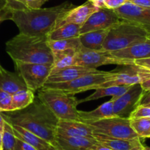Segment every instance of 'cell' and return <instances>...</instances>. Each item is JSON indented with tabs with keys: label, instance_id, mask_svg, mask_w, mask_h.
I'll return each instance as SVG.
<instances>
[{
	"label": "cell",
	"instance_id": "4316f807",
	"mask_svg": "<svg viewBox=\"0 0 150 150\" xmlns=\"http://www.w3.org/2000/svg\"><path fill=\"white\" fill-rule=\"evenodd\" d=\"M13 95V111H19L29 106L35 100V92L29 89L18 91Z\"/></svg>",
	"mask_w": 150,
	"mask_h": 150
},
{
	"label": "cell",
	"instance_id": "9c48e42d",
	"mask_svg": "<svg viewBox=\"0 0 150 150\" xmlns=\"http://www.w3.org/2000/svg\"><path fill=\"white\" fill-rule=\"evenodd\" d=\"M15 68L29 90L35 92L43 86L52 70L53 64L16 62Z\"/></svg>",
	"mask_w": 150,
	"mask_h": 150
},
{
	"label": "cell",
	"instance_id": "d6986e66",
	"mask_svg": "<svg viewBox=\"0 0 150 150\" xmlns=\"http://www.w3.org/2000/svg\"><path fill=\"white\" fill-rule=\"evenodd\" d=\"M28 89L23 79L17 73H12L0 66V89L13 95L18 91Z\"/></svg>",
	"mask_w": 150,
	"mask_h": 150
},
{
	"label": "cell",
	"instance_id": "60d3db41",
	"mask_svg": "<svg viewBox=\"0 0 150 150\" xmlns=\"http://www.w3.org/2000/svg\"><path fill=\"white\" fill-rule=\"evenodd\" d=\"M141 86H142V89L146 92V91H150V78L147 79L146 80H145L144 81L142 82L141 83Z\"/></svg>",
	"mask_w": 150,
	"mask_h": 150
},
{
	"label": "cell",
	"instance_id": "6da1fadb",
	"mask_svg": "<svg viewBox=\"0 0 150 150\" xmlns=\"http://www.w3.org/2000/svg\"><path fill=\"white\" fill-rule=\"evenodd\" d=\"M9 7L11 10L10 20L16 23L19 33L48 36L57 27L59 21L75 6L65 1L52 7L33 10L26 8L19 2L13 7Z\"/></svg>",
	"mask_w": 150,
	"mask_h": 150
},
{
	"label": "cell",
	"instance_id": "f6af8a7d",
	"mask_svg": "<svg viewBox=\"0 0 150 150\" xmlns=\"http://www.w3.org/2000/svg\"><path fill=\"white\" fill-rule=\"evenodd\" d=\"M148 31H149V38L150 39V29H149V30H148Z\"/></svg>",
	"mask_w": 150,
	"mask_h": 150
},
{
	"label": "cell",
	"instance_id": "7402d4cb",
	"mask_svg": "<svg viewBox=\"0 0 150 150\" xmlns=\"http://www.w3.org/2000/svg\"><path fill=\"white\" fill-rule=\"evenodd\" d=\"M79 114L80 121L86 123L93 122L103 119L116 117L113 111V100L111 99L103 103L96 109L92 111H79Z\"/></svg>",
	"mask_w": 150,
	"mask_h": 150
},
{
	"label": "cell",
	"instance_id": "b9f144b4",
	"mask_svg": "<svg viewBox=\"0 0 150 150\" xmlns=\"http://www.w3.org/2000/svg\"><path fill=\"white\" fill-rule=\"evenodd\" d=\"M88 1L93 3L95 6H97V7H99V8L105 7V5H104V1H105V0H88Z\"/></svg>",
	"mask_w": 150,
	"mask_h": 150
},
{
	"label": "cell",
	"instance_id": "2e32d148",
	"mask_svg": "<svg viewBox=\"0 0 150 150\" xmlns=\"http://www.w3.org/2000/svg\"><path fill=\"white\" fill-rule=\"evenodd\" d=\"M98 9L99 7L89 1L79 7H74L59 21L57 27L65 23H76L82 26L88 18Z\"/></svg>",
	"mask_w": 150,
	"mask_h": 150
},
{
	"label": "cell",
	"instance_id": "8fae6325",
	"mask_svg": "<svg viewBox=\"0 0 150 150\" xmlns=\"http://www.w3.org/2000/svg\"><path fill=\"white\" fill-rule=\"evenodd\" d=\"M145 91L141 83L130 86L127 91L117 98H112L113 111L116 117L130 119L132 113L140 105Z\"/></svg>",
	"mask_w": 150,
	"mask_h": 150
},
{
	"label": "cell",
	"instance_id": "d590c367",
	"mask_svg": "<svg viewBox=\"0 0 150 150\" xmlns=\"http://www.w3.org/2000/svg\"><path fill=\"white\" fill-rule=\"evenodd\" d=\"M15 150H38L35 149L34 146H31L29 144L23 142L21 139L16 138V144Z\"/></svg>",
	"mask_w": 150,
	"mask_h": 150
},
{
	"label": "cell",
	"instance_id": "f1b7e54d",
	"mask_svg": "<svg viewBox=\"0 0 150 150\" xmlns=\"http://www.w3.org/2000/svg\"><path fill=\"white\" fill-rule=\"evenodd\" d=\"M130 125L140 139L150 138V119H130Z\"/></svg>",
	"mask_w": 150,
	"mask_h": 150
},
{
	"label": "cell",
	"instance_id": "4dcf8cb0",
	"mask_svg": "<svg viewBox=\"0 0 150 150\" xmlns=\"http://www.w3.org/2000/svg\"><path fill=\"white\" fill-rule=\"evenodd\" d=\"M13 111V95L0 89V112Z\"/></svg>",
	"mask_w": 150,
	"mask_h": 150
},
{
	"label": "cell",
	"instance_id": "3957f363",
	"mask_svg": "<svg viewBox=\"0 0 150 150\" xmlns=\"http://www.w3.org/2000/svg\"><path fill=\"white\" fill-rule=\"evenodd\" d=\"M48 36L19 33L6 42V52L14 62L53 64Z\"/></svg>",
	"mask_w": 150,
	"mask_h": 150
},
{
	"label": "cell",
	"instance_id": "ba28073f",
	"mask_svg": "<svg viewBox=\"0 0 150 150\" xmlns=\"http://www.w3.org/2000/svg\"><path fill=\"white\" fill-rule=\"evenodd\" d=\"M134 64V61L125 59L119 58L112 55L109 51L105 50H92L81 46L76 52L75 58V65L98 68L103 65L115 64L125 65Z\"/></svg>",
	"mask_w": 150,
	"mask_h": 150
},
{
	"label": "cell",
	"instance_id": "7c38bea8",
	"mask_svg": "<svg viewBox=\"0 0 150 150\" xmlns=\"http://www.w3.org/2000/svg\"><path fill=\"white\" fill-rule=\"evenodd\" d=\"M120 20L121 19L114 10L105 7L99 8L92 13L82 25L80 34L81 35L92 31L110 28Z\"/></svg>",
	"mask_w": 150,
	"mask_h": 150
},
{
	"label": "cell",
	"instance_id": "f546056e",
	"mask_svg": "<svg viewBox=\"0 0 150 150\" xmlns=\"http://www.w3.org/2000/svg\"><path fill=\"white\" fill-rule=\"evenodd\" d=\"M16 137L11 125L4 120L2 133V150H15Z\"/></svg>",
	"mask_w": 150,
	"mask_h": 150
},
{
	"label": "cell",
	"instance_id": "7a4b0ae2",
	"mask_svg": "<svg viewBox=\"0 0 150 150\" xmlns=\"http://www.w3.org/2000/svg\"><path fill=\"white\" fill-rule=\"evenodd\" d=\"M5 121L35 133L54 146L59 120L38 98L23 109L1 112Z\"/></svg>",
	"mask_w": 150,
	"mask_h": 150
},
{
	"label": "cell",
	"instance_id": "ee69618b",
	"mask_svg": "<svg viewBox=\"0 0 150 150\" xmlns=\"http://www.w3.org/2000/svg\"><path fill=\"white\" fill-rule=\"evenodd\" d=\"M143 150H150V147H149V146H144V149Z\"/></svg>",
	"mask_w": 150,
	"mask_h": 150
},
{
	"label": "cell",
	"instance_id": "277c9868",
	"mask_svg": "<svg viewBox=\"0 0 150 150\" xmlns=\"http://www.w3.org/2000/svg\"><path fill=\"white\" fill-rule=\"evenodd\" d=\"M149 38V31L134 22L121 19L113 25L103 45V50L116 51L124 49Z\"/></svg>",
	"mask_w": 150,
	"mask_h": 150
},
{
	"label": "cell",
	"instance_id": "484cf974",
	"mask_svg": "<svg viewBox=\"0 0 150 150\" xmlns=\"http://www.w3.org/2000/svg\"><path fill=\"white\" fill-rule=\"evenodd\" d=\"M79 51V50H78ZM77 50H66L62 51H55L53 53V71L60 70L69 66L75 65V58Z\"/></svg>",
	"mask_w": 150,
	"mask_h": 150
},
{
	"label": "cell",
	"instance_id": "d4e9b609",
	"mask_svg": "<svg viewBox=\"0 0 150 150\" xmlns=\"http://www.w3.org/2000/svg\"><path fill=\"white\" fill-rule=\"evenodd\" d=\"M129 87L130 86H108V87L98 88L95 89V92L93 94L89 95L83 99L79 100L78 102H79V104H80L83 102L95 100H98L100 98H105L107 96H111L114 98H117L124 94Z\"/></svg>",
	"mask_w": 150,
	"mask_h": 150
},
{
	"label": "cell",
	"instance_id": "52a82bcc",
	"mask_svg": "<svg viewBox=\"0 0 150 150\" xmlns=\"http://www.w3.org/2000/svg\"><path fill=\"white\" fill-rule=\"evenodd\" d=\"M86 124L90 126L93 133H95L122 139L139 138L132 128L128 118L113 117Z\"/></svg>",
	"mask_w": 150,
	"mask_h": 150
},
{
	"label": "cell",
	"instance_id": "8992f818",
	"mask_svg": "<svg viewBox=\"0 0 150 150\" xmlns=\"http://www.w3.org/2000/svg\"><path fill=\"white\" fill-rule=\"evenodd\" d=\"M116 77L115 70L100 71L96 73L84 75L74 80L61 83H45L42 89H53L60 90L69 95L76 94L86 91L97 89L102 83L113 80Z\"/></svg>",
	"mask_w": 150,
	"mask_h": 150
},
{
	"label": "cell",
	"instance_id": "44dd1931",
	"mask_svg": "<svg viewBox=\"0 0 150 150\" xmlns=\"http://www.w3.org/2000/svg\"><path fill=\"white\" fill-rule=\"evenodd\" d=\"M11 125L13 127V132L16 138L29 144L31 146H34L35 149L38 150H57L49 142L39 137L35 133L20 126L13 125Z\"/></svg>",
	"mask_w": 150,
	"mask_h": 150
},
{
	"label": "cell",
	"instance_id": "83f0119b",
	"mask_svg": "<svg viewBox=\"0 0 150 150\" xmlns=\"http://www.w3.org/2000/svg\"><path fill=\"white\" fill-rule=\"evenodd\" d=\"M48 44L52 52L62 51L66 50H79L82 46L80 39L79 38H69V39L50 40H48Z\"/></svg>",
	"mask_w": 150,
	"mask_h": 150
},
{
	"label": "cell",
	"instance_id": "bcb514c9",
	"mask_svg": "<svg viewBox=\"0 0 150 150\" xmlns=\"http://www.w3.org/2000/svg\"><path fill=\"white\" fill-rule=\"evenodd\" d=\"M147 105V106H149V107H150V103H149V104H147V105Z\"/></svg>",
	"mask_w": 150,
	"mask_h": 150
},
{
	"label": "cell",
	"instance_id": "74e56055",
	"mask_svg": "<svg viewBox=\"0 0 150 150\" xmlns=\"http://www.w3.org/2000/svg\"><path fill=\"white\" fill-rule=\"evenodd\" d=\"M130 2L142 7H150V0H128Z\"/></svg>",
	"mask_w": 150,
	"mask_h": 150
},
{
	"label": "cell",
	"instance_id": "ac0fdd59",
	"mask_svg": "<svg viewBox=\"0 0 150 150\" xmlns=\"http://www.w3.org/2000/svg\"><path fill=\"white\" fill-rule=\"evenodd\" d=\"M112 55L119 58L135 61L136 59L149 58L150 57V39L137 42L124 49L111 51Z\"/></svg>",
	"mask_w": 150,
	"mask_h": 150
},
{
	"label": "cell",
	"instance_id": "f35d334b",
	"mask_svg": "<svg viewBox=\"0 0 150 150\" xmlns=\"http://www.w3.org/2000/svg\"><path fill=\"white\" fill-rule=\"evenodd\" d=\"M149 103H150V91H146L144 93L142 100H141L140 105H146Z\"/></svg>",
	"mask_w": 150,
	"mask_h": 150
},
{
	"label": "cell",
	"instance_id": "e0dca14e",
	"mask_svg": "<svg viewBox=\"0 0 150 150\" xmlns=\"http://www.w3.org/2000/svg\"><path fill=\"white\" fill-rule=\"evenodd\" d=\"M97 143L95 138L56 136L54 146L57 150H89Z\"/></svg>",
	"mask_w": 150,
	"mask_h": 150
},
{
	"label": "cell",
	"instance_id": "1f68e13d",
	"mask_svg": "<svg viewBox=\"0 0 150 150\" xmlns=\"http://www.w3.org/2000/svg\"><path fill=\"white\" fill-rule=\"evenodd\" d=\"M149 118L150 119V107L147 105H139L138 108L132 113L130 119Z\"/></svg>",
	"mask_w": 150,
	"mask_h": 150
},
{
	"label": "cell",
	"instance_id": "836d02e7",
	"mask_svg": "<svg viewBox=\"0 0 150 150\" xmlns=\"http://www.w3.org/2000/svg\"><path fill=\"white\" fill-rule=\"evenodd\" d=\"M127 1H128V0H105L104 5L105 8L116 10L125 4Z\"/></svg>",
	"mask_w": 150,
	"mask_h": 150
},
{
	"label": "cell",
	"instance_id": "cb8c5ba5",
	"mask_svg": "<svg viewBox=\"0 0 150 150\" xmlns=\"http://www.w3.org/2000/svg\"><path fill=\"white\" fill-rule=\"evenodd\" d=\"M81 25L76 23H65L54 29L48 35V39L50 40H57L79 38L81 35Z\"/></svg>",
	"mask_w": 150,
	"mask_h": 150
},
{
	"label": "cell",
	"instance_id": "9a60e30c",
	"mask_svg": "<svg viewBox=\"0 0 150 150\" xmlns=\"http://www.w3.org/2000/svg\"><path fill=\"white\" fill-rule=\"evenodd\" d=\"M57 136L64 137L94 138L90 126L81 121L59 120Z\"/></svg>",
	"mask_w": 150,
	"mask_h": 150
},
{
	"label": "cell",
	"instance_id": "30bf717a",
	"mask_svg": "<svg viewBox=\"0 0 150 150\" xmlns=\"http://www.w3.org/2000/svg\"><path fill=\"white\" fill-rule=\"evenodd\" d=\"M114 70L116 72V77L113 80L100 84L98 88L112 86H131L142 83L150 78L149 70L135 64L118 65Z\"/></svg>",
	"mask_w": 150,
	"mask_h": 150
},
{
	"label": "cell",
	"instance_id": "d6a6232c",
	"mask_svg": "<svg viewBox=\"0 0 150 150\" xmlns=\"http://www.w3.org/2000/svg\"><path fill=\"white\" fill-rule=\"evenodd\" d=\"M27 9H39L47 1V0H16Z\"/></svg>",
	"mask_w": 150,
	"mask_h": 150
},
{
	"label": "cell",
	"instance_id": "ab89813d",
	"mask_svg": "<svg viewBox=\"0 0 150 150\" xmlns=\"http://www.w3.org/2000/svg\"><path fill=\"white\" fill-rule=\"evenodd\" d=\"M89 150H112L110 148L107 147V146H103V145L100 144L98 142L96 144H95L94 146H92V147L89 149Z\"/></svg>",
	"mask_w": 150,
	"mask_h": 150
},
{
	"label": "cell",
	"instance_id": "5b68a950",
	"mask_svg": "<svg viewBox=\"0 0 150 150\" xmlns=\"http://www.w3.org/2000/svg\"><path fill=\"white\" fill-rule=\"evenodd\" d=\"M37 98L45 104L59 120L80 121L79 100L73 95H69L60 90L42 89L38 90Z\"/></svg>",
	"mask_w": 150,
	"mask_h": 150
},
{
	"label": "cell",
	"instance_id": "7dc6e473",
	"mask_svg": "<svg viewBox=\"0 0 150 150\" xmlns=\"http://www.w3.org/2000/svg\"><path fill=\"white\" fill-rule=\"evenodd\" d=\"M0 66H1V64H0Z\"/></svg>",
	"mask_w": 150,
	"mask_h": 150
},
{
	"label": "cell",
	"instance_id": "5bb4252c",
	"mask_svg": "<svg viewBox=\"0 0 150 150\" xmlns=\"http://www.w3.org/2000/svg\"><path fill=\"white\" fill-rule=\"evenodd\" d=\"M101 70L97 68L83 67L80 65H72L56 71L51 72L45 83H61L74 80L89 73H99Z\"/></svg>",
	"mask_w": 150,
	"mask_h": 150
},
{
	"label": "cell",
	"instance_id": "603a6c76",
	"mask_svg": "<svg viewBox=\"0 0 150 150\" xmlns=\"http://www.w3.org/2000/svg\"><path fill=\"white\" fill-rule=\"evenodd\" d=\"M110 29L111 27L80 35L79 39L82 46L92 50H103V45L109 32Z\"/></svg>",
	"mask_w": 150,
	"mask_h": 150
},
{
	"label": "cell",
	"instance_id": "e575fe53",
	"mask_svg": "<svg viewBox=\"0 0 150 150\" xmlns=\"http://www.w3.org/2000/svg\"><path fill=\"white\" fill-rule=\"evenodd\" d=\"M11 16V10L5 2L0 7V23L5 20H10Z\"/></svg>",
	"mask_w": 150,
	"mask_h": 150
},
{
	"label": "cell",
	"instance_id": "4fadbf2b",
	"mask_svg": "<svg viewBox=\"0 0 150 150\" xmlns=\"http://www.w3.org/2000/svg\"><path fill=\"white\" fill-rule=\"evenodd\" d=\"M120 19L140 24L150 29V7L136 5L130 1H127L119 8L114 10Z\"/></svg>",
	"mask_w": 150,
	"mask_h": 150
},
{
	"label": "cell",
	"instance_id": "8d00e7d4",
	"mask_svg": "<svg viewBox=\"0 0 150 150\" xmlns=\"http://www.w3.org/2000/svg\"><path fill=\"white\" fill-rule=\"evenodd\" d=\"M134 64L136 65L141 66L142 67L148 69L150 70V57L149 58L142 59H136L134 61Z\"/></svg>",
	"mask_w": 150,
	"mask_h": 150
},
{
	"label": "cell",
	"instance_id": "7bdbcfd3",
	"mask_svg": "<svg viewBox=\"0 0 150 150\" xmlns=\"http://www.w3.org/2000/svg\"><path fill=\"white\" fill-rule=\"evenodd\" d=\"M143 149H144V145L142 144L138 145V146H135V147L132 148V149L129 150H143Z\"/></svg>",
	"mask_w": 150,
	"mask_h": 150
},
{
	"label": "cell",
	"instance_id": "ffe728a7",
	"mask_svg": "<svg viewBox=\"0 0 150 150\" xmlns=\"http://www.w3.org/2000/svg\"><path fill=\"white\" fill-rule=\"evenodd\" d=\"M93 137L96 139L98 143L112 150H129L142 144L140 138L122 139L110 137L95 133H93Z\"/></svg>",
	"mask_w": 150,
	"mask_h": 150
}]
</instances>
